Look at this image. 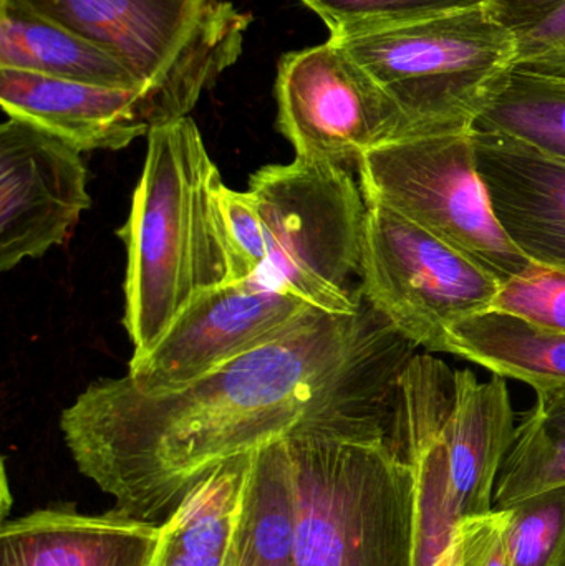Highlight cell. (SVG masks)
Here are the masks:
<instances>
[{
  "mask_svg": "<svg viewBox=\"0 0 565 566\" xmlns=\"http://www.w3.org/2000/svg\"><path fill=\"white\" fill-rule=\"evenodd\" d=\"M417 349L365 300L352 315L312 308L284 335L176 391L98 379L62 412L60 429L80 474L113 507L163 522L219 465L302 426L391 429Z\"/></svg>",
  "mask_w": 565,
  "mask_h": 566,
  "instance_id": "6da1fadb",
  "label": "cell"
},
{
  "mask_svg": "<svg viewBox=\"0 0 565 566\" xmlns=\"http://www.w3.org/2000/svg\"><path fill=\"white\" fill-rule=\"evenodd\" d=\"M148 153L118 238L126 248L125 323L133 358L161 342L206 290L234 282L218 166L195 119L149 132Z\"/></svg>",
  "mask_w": 565,
  "mask_h": 566,
  "instance_id": "7a4b0ae2",
  "label": "cell"
},
{
  "mask_svg": "<svg viewBox=\"0 0 565 566\" xmlns=\"http://www.w3.org/2000/svg\"><path fill=\"white\" fill-rule=\"evenodd\" d=\"M282 442L295 566H414L417 479L390 431L307 424Z\"/></svg>",
  "mask_w": 565,
  "mask_h": 566,
  "instance_id": "3957f363",
  "label": "cell"
},
{
  "mask_svg": "<svg viewBox=\"0 0 565 566\" xmlns=\"http://www.w3.org/2000/svg\"><path fill=\"white\" fill-rule=\"evenodd\" d=\"M49 20L118 60L166 125L189 116L242 53L252 17L229 0H0Z\"/></svg>",
  "mask_w": 565,
  "mask_h": 566,
  "instance_id": "277c9868",
  "label": "cell"
},
{
  "mask_svg": "<svg viewBox=\"0 0 565 566\" xmlns=\"http://www.w3.org/2000/svg\"><path fill=\"white\" fill-rule=\"evenodd\" d=\"M394 99L407 136L471 133L516 35L486 6L360 35L331 39Z\"/></svg>",
  "mask_w": 565,
  "mask_h": 566,
  "instance_id": "5b68a950",
  "label": "cell"
},
{
  "mask_svg": "<svg viewBox=\"0 0 565 566\" xmlns=\"http://www.w3.org/2000/svg\"><path fill=\"white\" fill-rule=\"evenodd\" d=\"M248 192L268 242L261 274L322 312L357 313L368 206L350 168L295 158L259 169Z\"/></svg>",
  "mask_w": 565,
  "mask_h": 566,
  "instance_id": "8992f818",
  "label": "cell"
},
{
  "mask_svg": "<svg viewBox=\"0 0 565 566\" xmlns=\"http://www.w3.org/2000/svg\"><path fill=\"white\" fill-rule=\"evenodd\" d=\"M357 171L367 205L390 209L501 283L533 265L494 214L471 133L387 143L364 155Z\"/></svg>",
  "mask_w": 565,
  "mask_h": 566,
  "instance_id": "52a82bcc",
  "label": "cell"
},
{
  "mask_svg": "<svg viewBox=\"0 0 565 566\" xmlns=\"http://www.w3.org/2000/svg\"><path fill=\"white\" fill-rule=\"evenodd\" d=\"M367 206L362 296L418 348L447 353L448 329L493 308L501 282L390 209Z\"/></svg>",
  "mask_w": 565,
  "mask_h": 566,
  "instance_id": "ba28073f",
  "label": "cell"
},
{
  "mask_svg": "<svg viewBox=\"0 0 565 566\" xmlns=\"http://www.w3.org/2000/svg\"><path fill=\"white\" fill-rule=\"evenodd\" d=\"M274 92L278 128L295 158L357 168L372 149L407 136L394 99L334 40L285 53Z\"/></svg>",
  "mask_w": 565,
  "mask_h": 566,
  "instance_id": "9c48e42d",
  "label": "cell"
},
{
  "mask_svg": "<svg viewBox=\"0 0 565 566\" xmlns=\"http://www.w3.org/2000/svg\"><path fill=\"white\" fill-rule=\"evenodd\" d=\"M312 308L264 274L222 283L196 296L151 352L132 358L126 378L148 395L176 391L284 335Z\"/></svg>",
  "mask_w": 565,
  "mask_h": 566,
  "instance_id": "30bf717a",
  "label": "cell"
},
{
  "mask_svg": "<svg viewBox=\"0 0 565 566\" xmlns=\"http://www.w3.org/2000/svg\"><path fill=\"white\" fill-rule=\"evenodd\" d=\"M82 151L20 119L0 126V271L65 244L92 208Z\"/></svg>",
  "mask_w": 565,
  "mask_h": 566,
  "instance_id": "8fae6325",
  "label": "cell"
},
{
  "mask_svg": "<svg viewBox=\"0 0 565 566\" xmlns=\"http://www.w3.org/2000/svg\"><path fill=\"white\" fill-rule=\"evenodd\" d=\"M454 392V369L430 353H417L398 382L391 438L417 479L414 566H450L457 514L443 428Z\"/></svg>",
  "mask_w": 565,
  "mask_h": 566,
  "instance_id": "7c38bea8",
  "label": "cell"
},
{
  "mask_svg": "<svg viewBox=\"0 0 565 566\" xmlns=\"http://www.w3.org/2000/svg\"><path fill=\"white\" fill-rule=\"evenodd\" d=\"M0 103L9 118L30 123L80 151H118L166 125L145 90L108 88L0 69Z\"/></svg>",
  "mask_w": 565,
  "mask_h": 566,
  "instance_id": "4fadbf2b",
  "label": "cell"
},
{
  "mask_svg": "<svg viewBox=\"0 0 565 566\" xmlns=\"http://www.w3.org/2000/svg\"><path fill=\"white\" fill-rule=\"evenodd\" d=\"M498 221L523 254L565 272V165L503 136L471 132Z\"/></svg>",
  "mask_w": 565,
  "mask_h": 566,
  "instance_id": "5bb4252c",
  "label": "cell"
},
{
  "mask_svg": "<svg viewBox=\"0 0 565 566\" xmlns=\"http://www.w3.org/2000/svg\"><path fill=\"white\" fill-rule=\"evenodd\" d=\"M161 522L56 504L6 521L0 566H151Z\"/></svg>",
  "mask_w": 565,
  "mask_h": 566,
  "instance_id": "9a60e30c",
  "label": "cell"
},
{
  "mask_svg": "<svg viewBox=\"0 0 565 566\" xmlns=\"http://www.w3.org/2000/svg\"><path fill=\"white\" fill-rule=\"evenodd\" d=\"M514 411L506 378L478 381L471 369L454 371V392L443 438L457 517L493 511L501 465L514 441Z\"/></svg>",
  "mask_w": 565,
  "mask_h": 566,
  "instance_id": "2e32d148",
  "label": "cell"
},
{
  "mask_svg": "<svg viewBox=\"0 0 565 566\" xmlns=\"http://www.w3.org/2000/svg\"><path fill=\"white\" fill-rule=\"evenodd\" d=\"M252 454L202 479L161 522L151 566H236Z\"/></svg>",
  "mask_w": 565,
  "mask_h": 566,
  "instance_id": "e0dca14e",
  "label": "cell"
},
{
  "mask_svg": "<svg viewBox=\"0 0 565 566\" xmlns=\"http://www.w3.org/2000/svg\"><path fill=\"white\" fill-rule=\"evenodd\" d=\"M0 69L108 88L145 90L123 63L88 40L49 20L3 6Z\"/></svg>",
  "mask_w": 565,
  "mask_h": 566,
  "instance_id": "ac0fdd59",
  "label": "cell"
},
{
  "mask_svg": "<svg viewBox=\"0 0 565 566\" xmlns=\"http://www.w3.org/2000/svg\"><path fill=\"white\" fill-rule=\"evenodd\" d=\"M447 353L533 388L565 382V333L544 332L496 310L451 326Z\"/></svg>",
  "mask_w": 565,
  "mask_h": 566,
  "instance_id": "d6986e66",
  "label": "cell"
},
{
  "mask_svg": "<svg viewBox=\"0 0 565 566\" xmlns=\"http://www.w3.org/2000/svg\"><path fill=\"white\" fill-rule=\"evenodd\" d=\"M471 132L513 139L565 165V80L508 69L491 88Z\"/></svg>",
  "mask_w": 565,
  "mask_h": 566,
  "instance_id": "ffe728a7",
  "label": "cell"
},
{
  "mask_svg": "<svg viewBox=\"0 0 565 566\" xmlns=\"http://www.w3.org/2000/svg\"><path fill=\"white\" fill-rule=\"evenodd\" d=\"M536 401L514 432L494 489V509H511L565 485V382L534 388Z\"/></svg>",
  "mask_w": 565,
  "mask_h": 566,
  "instance_id": "44dd1931",
  "label": "cell"
},
{
  "mask_svg": "<svg viewBox=\"0 0 565 566\" xmlns=\"http://www.w3.org/2000/svg\"><path fill=\"white\" fill-rule=\"evenodd\" d=\"M236 566H295V517L284 442L252 454Z\"/></svg>",
  "mask_w": 565,
  "mask_h": 566,
  "instance_id": "7402d4cb",
  "label": "cell"
},
{
  "mask_svg": "<svg viewBox=\"0 0 565 566\" xmlns=\"http://www.w3.org/2000/svg\"><path fill=\"white\" fill-rule=\"evenodd\" d=\"M315 13L331 39L408 25L460 10L486 6L488 0H297Z\"/></svg>",
  "mask_w": 565,
  "mask_h": 566,
  "instance_id": "603a6c76",
  "label": "cell"
},
{
  "mask_svg": "<svg viewBox=\"0 0 565 566\" xmlns=\"http://www.w3.org/2000/svg\"><path fill=\"white\" fill-rule=\"evenodd\" d=\"M504 511L511 514L514 566H565V485Z\"/></svg>",
  "mask_w": 565,
  "mask_h": 566,
  "instance_id": "cb8c5ba5",
  "label": "cell"
},
{
  "mask_svg": "<svg viewBox=\"0 0 565 566\" xmlns=\"http://www.w3.org/2000/svg\"><path fill=\"white\" fill-rule=\"evenodd\" d=\"M544 332L565 333V272L533 262L501 283L493 308Z\"/></svg>",
  "mask_w": 565,
  "mask_h": 566,
  "instance_id": "d4e9b609",
  "label": "cell"
},
{
  "mask_svg": "<svg viewBox=\"0 0 565 566\" xmlns=\"http://www.w3.org/2000/svg\"><path fill=\"white\" fill-rule=\"evenodd\" d=\"M219 205L226 244L234 269V282L261 274L268 265L269 251L264 228L251 195L248 191H234L224 185Z\"/></svg>",
  "mask_w": 565,
  "mask_h": 566,
  "instance_id": "484cf974",
  "label": "cell"
},
{
  "mask_svg": "<svg viewBox=\"0 0 565 566\" xmlns=\"http://www.w3.org/2000/svg\"><path fill=\"white\" fill-rule=\"evenodd\" d=\"M510 511L458 517L450 538V566H514Z\"/></svg>",
  "mask_w": 565,
  "mask_h": 566,
  "instance_id": "4316f807",
  "label": "cell"
},
{
  "mask_svg": "<svg viewBox=\"0 0 565 566\" xmlns=\"http://www.w3.org/2000/svg\"><path fill=\"white\" fill-rule=\"evenodd\" d=\"M514 35L516 45L511 69L565 80V3Z\"/></svg>",
  "mask_w": 565,
  "mask_h": 566,
  "instance_id": "83f0119b",
  "label": "cell"
},
{
  "mask_svg": "<svg viewBox=\"0 0 565 566\" xmlns=\"http://www.w3.org/2000/svg\"><path fill=\"white\" fill-rule=\"evenodd\" d=\"M565 0H488L486 10L511 32H520L553 13Z\"/></svg>",
  "mask_w": 565,
  "mask_h": 566,
  "instance_id": "f1b7e54d",
  "label": "cell"
}]
</instances>
